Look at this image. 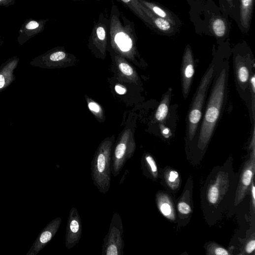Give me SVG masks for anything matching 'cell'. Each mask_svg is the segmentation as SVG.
I'll return each mask as SVG.
<instances>
[{
  "label": "cell",
  "mask_w": 255,
  "mask_h": 255,
  "mask_svg": "<svg viewBox=\"0 0 255 255\" xmlns=\"http://www.w3.org/2000/svg\"><path fill=\"white\" fill-rule=\"evenodd\" d=\"M227 66L223 65L218 70L210 93L198 136V147L201 150L209 142L221 115L225 96Z\"/></svg>",
  "instance_id": "cell-1"
},
{
  "label": "cell",
  "mask_w": 255,
  "mask_h": 255,
  "mask_svg": "<svg viewBox=\"0 0 255 255\" xmlns=\"http://www.w3.org/2000/svg\"><path fill=\"white\" fill-rule=\"evenodd\" d=\"M135 36L133 23L113 4L110 16L109 37L114 52L123 58L134 60L136 53Z\"/></svg>",
  "instance_id": "cell-2"
},
{
  "label": "cell",
  "mask_w": 255,
  "mask_h": 255,
  "mask_svg": "<svg viewBox=\"0 0 255 255\" xmlns=\"http://www.w3.org/2000/svg\"><path fill=\"white\" fill-rule=\"evenodd\" d=\"M114 142V136L103 140L97 149L92 161L94 185L103 194L109 191L111 186L112 152Z\"/></svg>",
  "instance_id": "cell-3"
},
{
  "label": "cell",
  "mask_w": 255,
  "mask_h": 255,
  "mask_svg": "<svg viewBox=\"0 0 255 255\" xmlns=\"http://www.w3.org/2000/svg\"><path fill=\"white\" fill-rule=\"evenodd\" d=\"M217 64L212 63L203 76L194 96L188 116V138L192 141L196 134L202 115L207 92L216 72Z\"/></svg>",
  "instance_id": "cell-4"
},
{
  "label": "cell",
  "mask_w": 255,
  "mask_h": 255,
  "mask_svg": "<svg viewBox=\"0 0 255 255\" xmlns=\"http://www.w3.org/2000/svg\"><path fill=\"white\" fill-rule=\"evenodd\" d=\"M136 145L131 129L124 130L113 148L111 169L114 177L119 175L128 161L134 156Z\"/></svg>",
  "instance_id": "cell-5"
},
{
  "label": "cell",
  "mask_w": 255,
  "mask_h": 255,
  "mask_svg": "<svg viewBox=\"0 0 255 255\" xmlns=\"http://www.w3.org/2000/svg\"><path fill=\"white\" fill-rule=\"evenodd\" d=\"M124 227L121 216L115 212L112 216L109 231L103 240V255H123L125 242Z\"/></svg>",
  "instance_id": "cell-6"
},
{
  "label": "cell",
  "mask_w": 255,
  "mask_h": 255,
  "mask_svg": "<svg viewBox=\"0 0 255 255\" xmlns=\"http://www.w3.org/2000/svg\"><path fill=\"white\" fill-rule=\"evenodd\" d=\"M109 28L110 19L101 13L90 37V47L103 55L106 52Z\"/></svg>",
  "instance_id": "cell-7"
},
{
  "label": "cell",
  "mask_w": 255,
  "mask_h": 255,
  "mask_svg": "<svg viewBox=\"0 0 255 255\" xmlns=\"http://www.w3.org/2000/svg\"><path fill=\"white\" fill-rule=\"evenodd\" d=\"M82 224L79 212L72 207L70 210L66 227L65 246L71 249L77 244L82 237Z\"/></svg>",
  "instance_id": "cell-8"
},
{
  "label": "cell",
  "mask_w": 255,
  "mask_h": 255,
  "mask_svg": "<svg viewBox=\"0 0 255 255\" xmlns=\"http://www.w3.org/2000/svg\"><path fill=\"white\" fill-rule=\"evenodd\" d=\"M62 223V219L57 218L50 222L36 238L27 255H36L55 237Z\"/></svg>",
  "instance_id": "cell-9"
},
{
  "label": "cell",
  "mask_w": 255,
  "mask_h": 255,
  "mask_svg": "<svg viewBox=\"0 0 255 255\" xmlns=\"http://www.w3.org/2000/svg\"><path fill=\"white\" fill-rule=\"evenodd\" d=\"M255 143L249 159L246 162L241 173L237 191L235 204L240 203L244 198L247 190L252 183L255 172Z\"/></svg>",
  "instance_id": "cell-10"
},
{
  "label": "cell",
  "mask_w": 255,
  "mask_h": 255,
  "mask_svg": "<svg viewBox=\"0 0 255 255\" xmlns=\"http://www.w3.org/2000/svg\"><path fill=\"white\" fill-rule=\"evenodd\" d=\"M194 61L190 51L186 53L182 67L183 93L185 98H187L190 92L194 74Z\"/></svg>",
  "instance_id": "cell-11"
},
{
  "label": "cell",
  "mask_w": 255,
  "mask_h": 255,
  "mask_svg": "<svg viewBox=\"0 0 255 255\" xmlns=\"http://www.w3.org/2000/svg\"><path fill=\"white\" fill-rule=\"evenodd\" d=\"M47 20H27L22 25L20 31L18 40L23 43L31 37L40 33L45 29Z\"/></svg>",
  "instance_id": "cell-12"
},
{
  "label": "cell",
  "mask_w": 255,
  "mask_h": 255,
  "mask_svg": "<svg viewBox=\"0 0 255 255\" xmlns=\"http://www.w3.org/2000/svg\"><path fill=\"white\" fill-rule=\"evenodd\" d=\"M156 201L160 213L169 220H175V210L171 198L166 194L159 193L157 195Z\"/></svg>",
  "instance_id": "cell-13"
},
{
  "label": "cell",
  "mask_w": 255,
  "mask_h": 255,
  "mask_svg": "<svg viewBox=\"0 0 255 255\" xmlns=\"http://www.w3.org/2000/svg\"><path fill=\"white\" fill-rule=\"evenodd\" d=\"M141 163L142 171L145 176L156 179L158 175V168L153 156L149 153L145 154L142 158Z\"/></svg>",
  "instance_id": "cell-14"
},
{
  "label": "cell",
  "mask_w": 255,
  "mask_h": 255,
  "mask_svg": "<svg viewBox=\"0 0 255 255\" xmlns=\"http://www.w3.org/2000/svg\"><path fill=\"white\" fill-rule=\"evenodd\" d=\"M115 60L119 70L125 77L133 81L137 80L138 76L136 71L123 57L116 54Z\"/></svg>",
  "instance_id": "cell-15"
},
{
  "label": "cell",
  "mask_w": 255,
  "mask_h": 255,
  "mask_svg": "<svg viewBox=\"0 0 255 255\" xmlns=\"http://www.w3.org/2000/svg\"><path fill=\"white\" fill-rule=\"evenodd\" d=\"M236 76L242 89L245 90L248 86L250 79V69L248 64L240 62L236 64Z\"/></svg>",
  "instance_id": "cell-16"
},
{
  "label": "cell",
  "mask_w": 255,
  "mask_h": 255,
  "mask_svg": "<svg viewBox=\"0 0 255 255\" xmlns=\"http://www.w3.org/2000/svg\"><path fill=\"white\" fill-rule=\"evenodd\" d=\"M172 90H169L161 100L156 112L155 118L158 121L161 122L166 117Z\"/></svg>",
  "instance_id": "cell-17"
},
{
  "label": "cell",
  "mask_w": 255,
  "mask_h": 255,
  "mask_svg": "<svg viewBox=\"0 0 255 255\" xmlns=\"http://www.w3.org/2000/svg\"><path fill=\"white\" fill-rule=\"evenodd\" d=\"M165 179L168 186L173 190H175L179 185V174L175 170H168L165 174Z\"/></svg>",
  "instance_id": "cell-18"
},
{
  "label": "cell",
  "mask_w": 255,
  "mask_h": 255,
  "mask_svg": "<svg viewBox=\"0 0 255 255\" xmlns=\"http://www.w3.org/2000/svg\"><path fill=\"white\" fill-rule=\"evenodd\" d=\"M128 8L139 16L144 18V12H145L142 4L138 0H120Z\"/></svg>",
  "instance_id": "cell-19"
},
{
  "label": "cell",
  "mask_w": 255,
  "mask_h": 255,
  "mask_svg": "<svg viewBox=\"0 0 255 255\" xmlns=\"http://www.w3.org/2000/svg\"><path fill=\"white\" fill-rule=\"evenodd\" d=\"M220 188L218 184L212 185L207 191V199L209 203L216 204L220 197Z\"/></svg>",
  "instance_id": "cell-20"
},
{
  "label": "cell",
  "mask_w": 255,
  "mask_h": 255,
  "mask_svg": "<svg viewBox=\"0 0 255 255\" xmlns=\"http://www.w3.org/2000/svg\"><path fill=\"white\" fill-rule=\"evenodd\" d=\"M88 107L90 110L97 118L102 120L104 119L103 111L101 106L96 101L88 99Z\"/></svg>",
  "instance_id": "cell-21"
},
{
  "label": "cell",
  "mask_w": 255,
  "mask_h": 255,
  "mask_svg": "<svg viewBox=\"0 0 255 255\" xmlns=\"http://www.w3.org/2000/svg\"><path fill=\"white\" fill-rule=\"evenodd\" d=\"M213 28L216 35L223 36L225 33L226 27L224 22L221 20H217L214 23Z\"/></svg>",
  "instance_id": "cell-22"
},
{
  "label": "cell",
  "mask_w": 255,
  "mask_h": 255,
  "mask_svg": "<svg viewBox=\"0 0 255 255\" xmlns=\"http://www.w3.org/2000/svg\"><path fill=\"white\" fill-rule=\"evenodd\" d=\"M68 55L64 51H58L53 53L50 56L51 61L54 62H61L65 60L67 58Z\"/></svg>",
  "instance_id": "cell-23"
},
{
  "label": "cell",
  "mask_w": 255,
  "mask_h": 255,
  "mask_svg": "<svg viewBox=\"0 0 255 255\" xmlns=\"http://www.w3.org/2000/svg\"><path fill=\"white\" fill-rule=\"evenodd\" d=\"M178 209L180 213L183 215H188L191 212V205L187 202L184 201L179 202Z\"/></svg>",
  "instance_id": "cell-24"
},
{
  "label": "cell",
  "mask_w": 255,
  "mask_h": 255,
  "mask_svg": "<svg viewBox=\"0 0 255 255\" xmlns=\"http://www.w3.org/2000/svg\"><path fill=\"white\" fill-rule=\"evenodd\" d=\"M155 23L157 27L162 31H167L171 27L168 21L162 18H157Z\"/></svg>",
  "instance_id": "cell-25"
},
{
  "label": "cell",
  "mask_w": 255,
  "mask_h": 255,
  "mask_svg": "<svg viewBox=\"0 0 255 255\" xmlns=\"http://www.w3.org/2000/svg\"><path fill=\"white\" fill-rule=\"evenodd\" d=\"M211 254L217 255H230L228 251L221 247H216L211 250Z\"/></svg>",
  "instance_id": "cell-26"
},
{
  "label": "cell",
  "mask_w": 255,
  "mask_h": 255,
  "mask_svg": "<svg viewBox=\"0 0 255 255\" xmlns=\"http://www.w3.org/2000/svg\"><path fill=\"white\" fill-rule=\"evenodd\" d=\"M255 249V241L251 240L248 242L245 247V251L248 254H251Z\"/></svg>",
  "instance_id": "cell-27"
},
{
  "label": "cell",
  "mask_w": 255,
  "mask_h": 255,
  "mask_svg": "<svg viewBox=\"0 0 255 255\" xmlns=\"http://www.w3.org/2000/svg\"><path fill=\"white\" fill-rule=\"evenodd\" d=\"M115 91L119 95H124L127 93L126 89L120 84L116 85Z\"/></svg>",
  "instance_id": "cell-28"
},
{
  "label": "cell",
  "mask_w": 255,
  "mask_h": 255,
  "mask_svg": "<svg viewBox=\"0 0 255 255\" xmlns=\"http://www.w3.org/2000/svg\"><path fill=\"white\" fill-rule=\"evenodd\" d=\"M15 0H0V6L8 7L13 5Z\"/></svg>",
  "instance_id": "cell-29"
},
{
  "label": "cell",
  "mask_w": 255,
  "mask_h": 255,
  "mask_svg": "<svg viewBox=\"0 0 255 255\" xmlns=\"http://www.w3.org/2000/svg\"><path fill=\"white\" fill-rule=\"evenodd\" d=\"M153 11L159 16L164 18L166 17L165 13L158 7L155 6L152 8Z\"/></svg>",
  "instance_id": "cell-30"
},
{
  "label": "cell",
  "mask_w": 255,
  "mask_h": 255,
  "mask_svg": "<svg viewBox=\"0 0 255 255\" xmlns=\"http://www.w3.org/2000/svg\"><path fill=\"white\" fill-rule=\"evenodd\" d=\"M251 193L252 197V201L254 208L255 207V188L254 185V183H252V190H251Z\"/></svg>",
  "instance_id": "cell-31"
},
{
  "label": "cell",
  "mask_w": 255,
  "mask_h": 255,
  "mask_svg": "<svg viewBox=\"0 0 255 255\" xmlns=\"http://www.w3.org/2000/svg\"><path fill=\"white\" fill-rule=\"evenodd\" d=\"M5 84V79L4 76L0 74V89H2L4 88Z\"/></svg>",
  "instance_id": "cell-32"
},
{
  "label": "cell",
  "mask_w": 255,
  "mask_h": 255,
  "mask_svg": "<svg viewBox=\"0 0 255 255\" xmlns=\"http://www.w3.org/2000/svg\"><path fill=\"white\" fill-rule=\"evenodd\" d=\"M252 0H242L243 5L247 7L249 6L252 3Z\"/></svg>",
  "instance_id": "cell-33"
},
{
  "label": "cell",
  "mask_w": 255,
  "mask_h": 255,
  "mask_svg": "<svg viewBox=\"0 0 255 255\" xmlns=\"http://www.w3.org/2000/svg\"><path fill=\"white\" fill-rule=\"evenodd\" d=\"M162 133L164 135H168L169 134V130L167 128H164L162 130Z\"/></svg>",
  "instance_id": "cell-34"
},
{
  "label": "cell",
  "mask_w": 255,
  "mask_h": 255,
  "mask_svg": "<svg viewBox=\"0 0 255 255\" xmlns=\"http://www.w3.org/2000/svg\"><path fill=\"white\" fill-rule=\"evenodd\" d=\"M75 1H84V0H75ZM96 1H99V0H96Z\"/></svg>",
  "instance_id": "cell-35"
}]
</instances>
